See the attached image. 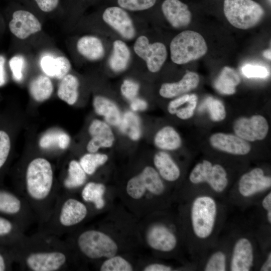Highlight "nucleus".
I'll list each match as a JSON object with an SVG mask.
<instances>
[{
    "label": "nucleus",
    "mask_w": 271,
    "mask_h": 271,
    "mask_svg": "<svg viewBox=\"0 0 271 271\" xmlns=\"http://www.w3.org/2000/svg\"><path fill=\"white\" fill-rule=\"evenodd\" d=\"M220 213V204L216 196L205 192L192 198L189 223L193 241L202 243L213 237L217 231Z\"/></svg>",
    "instance_id": "3"
},
{
    "label": "nucleus",
    "mask_w": 271,
    "mask_h": 271,
    "mask_svg": "<svg viewBox=\"0 0 271 271\" xmlns=\"http://www.w3.org/2000/svg\"><path fill=\"white\" fill-rule=\"evenodd\" d=\"M9 64L13 78L17 81H21L25 66L24 58L21 55L14 56L10 60Z\"/></svg>",
    "instance_id": "44"
},
{
    "label": "nucleus",
    "mask_w": 271,
    "mask_h": 271,
    "mask_svg": "<svg viewBox=\"0 0 271 271\" xmlns=\"http://www.w3.org/2000/svg\"><path fill=\"white\" fill-rule=\"evenodd\" d=\"M8 27L17 38L25 39L41 30L42 25L32 13L23 10L15 11L12 14Z\"/></svg>",
    "instance_id": "15"
},
{
    "label": "nucleus",
    "mask_w": 271,
    "mask_h": 271,
    "mask_svg": "<svg viewBox=\"0 0 271 271\" xmlns=\"http://www.w3.org/2000/svg\"><path fill=\"white\" fill-rule=\"evenodd\" d=\"M88 212L86 205L82 201L70 196L67 192H61L48 220L39 230L61 237L81 223Z\"/></svg>",
    "instance_id": "4"
},
{
    "label": "nucleus",
    "mask_w": 271,
    "mask_h": 271,
    "mask_svg": "<svg viewBox=\"0 0 271 271\" xmlns=\"http://www.w3.org/2000/svg\"><path fill=\"white\" fill-rule=\"evenodd\" d=\"M79 86L78 78L67 74L61 79L57 90L58 96L68 104L72 105L78 99Z\"/></svg>",
    "instance_id": "30"
},
{
    "label": "nucleus",
    "mask_w": 271,
    "mask_h": 271,
    "mask_svg": "<svg viewBox=\"0 0 271 271\" xmlns=\"http://www.w3.org/2000/svg\"><path fill=\"white\" fill-rule=\"evenodd\" d=\"M189 96L190 94L186 93L172 100L167 106L168 112L172 115L175 114L178 109L188 101Z\"/></svg>",
    "instance_id": "47"
},
{
    "label": "nucleus",
    "mask_w": 271,
    "mask_h": 271,
    "mask_svg": "<svg viewBox=\"0 0 271 271\" xmlns=\"http://www.w3.org/2000/svg\"><path fill=\"white\" fill-rule=\"evenodd\" d=\"M17 192L27 201L39 227L49 219L60 192L55 185L50 162L43 157L31 160L26 167L22 186Z\"/></svg>",
    "instance_id": "2"
},
{
    "label": "nucleus",
    "mask_w": 271,
    "mask_h": 271,
    "mask_svg": "<svg viewBox=\"0 0 271 271\" xmlns=\"http://www.w3.org/2000/svg\"><path fill=\"white\" fill-rule=\"evenodd\" d=\"M105 191L104 184L91 181L84 186L81 195L84 201L92 203L96 209H101L104 206L103 195Z\"/></svg>",
    "instance_id": "35"
},
{
    "label": "nucleus",
    "mask_w": 271,
    "mask_h": 271,
    "mask_svg": "<svg viewBox=\"0 0 271 271\" xmlns=\"http://www.w3.org/2000/svg\"><path fill=\"white\" fill-rule=\"evenodd\" d=\"M10 251L23 270L63 271L72 259L70 245L61 237L39 230L25 235Z\"/></svg>",
    "instance_id": "1"
},
{
    "label": "nucleus",
    "mask_w": 271,
    "mask_h": 271,
    "mask_svg": "<svg viewBox=\"0 0 271 271\" xmlns=\"http://www.w3.org/2000/svg\"><path fill=\"white\" fill-rule=\"evenodd\" d=\"M130 59V50L126 44L120 40L114 41L112 54L108 60L110 69L117 73L123 71L127 67Z\"/></svg>",
    "instance_id": "28"
},
{
    "label": "nucleus",
    "mask_w": 271,
    "mask_h": 271,
    "mask_svg": "<svg viewBox=\"0 0 271 271\" xmlns=\"http://www.w3.org/2000/svg\"><path fill=\"white\" fill-rule=\"evenodd\" d=\"M271 177L265 174L262 169L256 167L240 177L236 194L239 199L249 201L270 190Z\"/></svg>",
    "instance_id": "11"
},
{
    "label": "nucleus",
    "mask_w": 271,
    "mask_h": 271,
    "mask_svg": "<svg viewBox=\"0 0 271 271\" xmlns=\"http://www.w3.org/2000/svg\"><path fill=\"white\" fill-rule=\"evenodd\" d=\"M6 58L0 54V87L4 86L7 83V74L5 69Z\"/></svg>",
    "instance_id": "51"
},
{
    "label": "nucleus",
    "mask_w": 271,
    "mask_h": 271,
    "mask_svg": "<svg viewBox=\"0 0 271 271\" xmlns=\"http://www.w3.org/2000/svg\"><path fill=\"white\" fill-rule=\"evenodd\" d=\"M197 102V95L195 94H190L189 100L185 106L178 109L175 114L178 118L183 120L191 118L194 114Z\"/></svg>",
    "instance_id": "43"
},
{
    "label": "nucleus",
    "mask_w": 271,
    "mask_h": 271,
    "mask_svg": "<svg viewBox=\"0 0 271 271\" xmlns=\"http://www.w3.org/2000/svg\"><path fill=\"white\" fill-rule=\"evenodd\" d=\"M205 104L212 120L218 122L224 119L226 117V110L221 101L209 97L205 100Z\"/></svg>",
    "instance_id": "40"
},
{
    "label": "nucleus",
    "mask_w": 271,
    "mask_h": 271,
    "mask_svg": "<svg viewBox=\"0 0 271 271\" xmlns=\"http://www.w3.org/2000/svg\"><path fill=\"white\" fill-rule=\"evenodd\" d=\"M29 91L35 100L42 102L51 96L53 91V85L49 77L39 75L31 82Z\"/></svg>",
    "instance_id": "33"
},
{
    "label": "nucleus",
    "mask_w": 271,
    "mask_h": 271,
    "mask_svg": "<svg viewBox=\"0 0 271 271\" xmlns=\"http://www.w3.org/2000/svg\"><path fill=\"white\" fill-rule=\"evenodd\" d=\"M209 142L215 149L234 155H246L251 150L248 142L236 134L230 133H213L209 138Z\"/></svg>",
    "instance_id": "19"
},
{
    "label": "nucleus",
    "mask_w": 271,
    "mask_h": 271,
    "mask_svg": "<svg viewBox=\"0 0 271 271\" xmlns=\"http://www.w3.org/2000/svg\"><path fill=\"white\" fill-rule=\"evenodd\" d=\"M153 142L155 146L161 151H174L182 145L179 133L172 126L166 125L159 129L155 133Z\"/></svg>",
    "instance_id": "26"
},
{
    "label": "nucleus",
    "mask_w": 271,
    "mask_h": 271,
    "mask_svg": "<svg viewBox=\"0 0 271 271\" xmlns=\"http://www.w3.org/2000/svg\"><path fill=\"white\" fill-rule=\"evenodd\" d=\"M41 67L48 76L61 79L71 69L69 60L64 56L45 55L41 59Z\"/></svg>",
    "instance_id": "25"
},
{
    "label": "nucleus",
    "mask_w": 271,
    "mask_h": 271,
    "mask_svg": "<svg viewBox=\"0 0 271 271\" xmlns=\"http://www.w3.org/2000/svg\"><path fill=\"white\" fill-rule=\"evenodd\" d=\"M146 239L151 248L164 252L173 251L178 243L174 233L166 225L161 223L154 224L149 228Z\"/></svg>",
    "instance_id": "18"
},
{
    "label": "nucleus",
    "mask_w": 271,
    "mask_h": 271,
    "mask_svg": "<svg viewBox=\"0 0 271 271\" xmlns=\"http://www.w3.org/2000/svg\"><path fill=\"white\" fill-rule=\"evenodd\" d=\"M261 207L266 213V219L268 224H271V192L265 194L261 202Z\"/></svg>",
    "instance_id": "49"
},
{
    "label": "nucleus",
    "mask_w": 271,
    "mask_h": 271,
    "mask_svg": "<svg viewBox=\"0 0 271 271\" xmlns=\"http://www.w3.org/2000/svg\"><path fill=\"white\" fill-rule=\"evenodd\" d=\"M170 50L173 62L182 65L204 56L207 52L208 47L200 34L186 30L181 32L172 39Z\"/></svg>",
    "instance_id": "5"
},
{
    "label": "nucleus",
    "mask_w": 271,
    "mask_h": 271,
    "mask_svg": "<svg viewBox=\"0 0 271 271\" xmlns=\"http://www.w3.org/2000/svg\"><path fill=\"white\" fill-rule=\"evenodd\" d=\"M263 56L268 59L270 60V50L267 49L265 51H264L263 53Z\"/></svg>",
    "instance_id": "54"
},
{
    "label": "nucleus",
    "mask_w": 271,
    "mask_h": 271,
    "mask_svg": "<svg viewBox=\"0 0 271 271\" xmlns=\"http://www.w3.org/2000/svg\"><path fill=\"white\" fill-rule=\"evenodd\" d=\"M228 260L226 252L218 249L212 252L207 258L203 266L205 271H225L228 268Z\"/></svg>",
    "instance_id": "37"
},
{
    "label": "nucleus",
    "mask_w": 271,
    "mask_h": 271,
    "mask_svg": "<svg viewBox=\"0 0 271 271\" xmlns=\"http://www.w3.org/2000/svg\"><path fill=\"white\" fill-rule=\"evenodd\" d=\"M26 235L25 231L16 222L0 215V246L9 250Z\"/></svg>",
    "instance_id": "23"
},
{
    "label": "nucleus",
    "mask_w": 271,
    "mask_h": 271,
    "mask_svg": "<svg viewBox=\"0 0 271 271\" xmlns=\"http://www.w3.org/2000/svg\"><path fill=\"white\" fill-rule=\"evenodd\" d=\"M0 215L18 224L25 231L35 221L36 216L26 199L16 191L0 185Z\"/></svg>",
    "instance_id": "8"
},
{
    "label": "nucleus",
    "mask_w": 271,
    "mask_h": 271,
    "mask_svg": "<svg viewBox=\"0 0 271 271\" xmlns=\"http://www.w3.org/2000/svg\"><path fill=\"white\" fill-rule=\"evenodd\" d=\"M129 106L133 112H140L146 110L148 107V102L144 99L136 97L130 101Z\"/></svg>",
    "instance_id": "50"
},
{
    "label": "nucleus",
    "mask_w": 271,
    "mask_h": 271,
    "mask_svg": "<svg viewBox=\"0 0 271 271\" xmlns=\"http://www.w3.org/2000/svg\"><path fill=\"white\" fill-rule=\"evenodd\" d=\"M153 163L155 169L164 180L174 182L180 178V169L167 152L164 151L157 152L154 155Z\"/></svg>",
    "instance_id": "24"
},
{
    "label": "nucleus",
    "mask_w": 271,
    "mask_h": 271,
    "mask_svg": "<svg viewBox=\"0 0 271 271\" xmlns=\"http://www.w3.org/2000/svg\"><path fill=\"white\" fill-rule=\"evenodd\" d=\"M132 267L126 259L120 256L108 258L101 264V271H131Z\"/></svg>",
    "instance_id": "38"
},
{
    "label": "nucleus",
    "mask_w": 271,
    "mask_h": 271,
    "mask_svg": "<svg viewBox=\"0 0 271 271\" xmlns=\"http://www.w3.org/2000/svg\"><path fill=\"white\" fill-rule=\"evenodd\" d=\"M120 131L133 141H138L142 136L141 121L139 117L132 111H126L122 115L119 125Z\"/></svg>",
    "instance_id": "32"
},
{
    "label": "nucleus",
    "mask_w": 271,
    "mask_h": 271,
    "mask_svg": "<svg viewBox=\"0 0 271 271\" xmlns=\"http://www.w3.org/2000/svg\"><path fill=\"white\" fill-rule=\"evenodd\" d=\"M75 241L79 252L91 259L112 257L118 250L117 245L113 239L104 233L95 229L81 232Z\"/></svg>",
    "instance_id": "9"
},
{
    "label": "nucleus",
    "mask_w": 271,
    "mask_h": 271,
    "mask_svg": "<svg viewBox=\"0 0 271 271\" xmlns=\"http://www.w3.org/2000/svg\"><path fill=\"white\" fill-rule=\"evenodd\" d=\"M133 50L146 62L148 70L152 73L157 72L161 69L167 57V50L163 43L151 44L145 36H141L137 39Z\"/></svg>",
    "instance_id": "13"
},
{
    "label": "nucleus",
    "mask_w": 271,
    "mask_h": 271,
    "mask_svg": "<svg viewBox=\"0 0 271 271\" xmlns=\"http://www.w3.org/2000/svg\"><path fill=\"white\" fill-rule=\"evenodd\" d=\"M14 263L15 260L10 250L0 246V271L12 270Z\"/></svg>",
    "instance_id": "46"
},
{
    "label": "nucleus",
    "mask_w": 271,
    "mask_h": 271,
    "mask_svg": "<svg viewBox=\"0 0 271 271\" xmlns=\"http://www.w3.org/2000/svg\"><path fill=\"white\" fill-rule=\"evenodd\" d=\"M77 49L84 57L91 61L102 58L105 53L104 46L98 38L93 36H84L77 41Z\"/></svg>",
    "instance_id": "27"
},
{
    "label": "nucleus",
    "mask_w": 271,
    "mask_h": 271,
    "mask_svg": "<svg viewBox=\"0 0 271 271\" xmlns=\"http://www.w3.org/2000/svg\"><path fill=\"white\" fill-rule=\"evenodd\" d=\"M70 143V138L65 132L59 129H51L46 132L40 138L39 146L44 149L56 147L66 149Z\"/></svg>",
    "instance_id": "34"
},
{
    "label": "nucleus",
    "mask_w": 271,
    "mask_h": 271,
    "mask_svg": "<svg viewBox=\"0 0 271 271\" xmlns=\"http://www.w3.org/2000/svg\"><path fill=\"white\" fill-rule=\"evenodd\" d=\"M39 9L48 13L54 11L58 6L59 0H34Z\"/></svg>",
    "instance_id": "48"
},
{
    "label": "nucleus",
    "mask_w": 271,
    "mask_h": 271,
    "mask_svg": "<svg viewBox=\"0 0 271 271\" xmlns=\"http://www.w3.org/2000/svg\"><path fill=\"white\" fill-rule=\"evenodd\" d=\"M92 105L95 113L110 126L119 125L122 114L113 101L104 96L96 95L93 99Z\"/></svg>",
    "instance_id": "22"
},
{
    "label": "nucleus",
    "mask_w": 271,
    "mask_h": 271,
    "mask_svg": "<svg viewBox=\"0 0 271 271\" xmlns=\"http://www.w3.org/2000/svg\"><path fill=\"white\" fill-rule=\"evenodd\" d=\"M87 175L79 161L72 160L68 164L67 174L63 181V187L67 191L79 188L85 183Z\"/></svg>",
    "instance_id": "31"
},
{
    "label": "nucleus",
    "mask_w": 271,
    "mask_h": 271,
    "mask_svg": "<svg viewBox=\"0 0 271 271\" xmlns=\"http://www.w3.org/2000/svg\"><path fill=\"white\" fill-rule=\"evenodd\" d=\"M189 180L194 185H207L216 197L226 193L229 187V179L225 168L207 160H203L194 166Z\"/></svg>",
    "instance_id": "7"
},
{
    "label": "nucleus",
    "mask_w": 271,
    "mask_h": 271,
    "mask_svg": "<svg viewBox=\"0 0 271 271\" xmlns=\"http://www.w3.org/2000/svg\"><path fill=\"white\" fill-rule=\"evenodd\" d=\"M240 78L232 68L225 66L214 82V87L220 93L231 95L235 93L236 87L240 83Z\"/></svg>",
    "instance_id": "29"
},
{
    "label": "nucleus",
    "mask_w": 271,
    "mask_h": 271,
    "mask_svg": "<svg viewBox=\"0 0 271 271\" xmlns=\"http://www.w3.org/2000/svg\"><path fill=\"white\" fill-rule=\"evenodd\" d=\"M261 271H270L271 270V252L268 251L266 255L265 258L259 268Z\"/></svg>",
    "instance_id": "53"
},
{
    "label": "nucleus",
    "mask_w": 271,
    "mask_h": 271,
    "mask_svg": "<svg viewBox=\"0 0 271 271\" xmlns=\"http://www.w3.org/2000/svg\"><path fill=\"white\" fill-rule=\"evenodd\" d=\"M140 88V85L137 82L126 79L120 86V92L123 97L130 101L137 97Z\"/></svg>",
    "instance_id": "42"
},
{
    "label": "nucleus",
    "mask_w": 271,
    "mask_h": 271,
    "mask_svg": "<svg viewBox=\"0 0 271 271\" xmlns=\"http://www.w3.org/2000/svg\"><path fill=\"white\" fill-rule=\"evenodd\" d=\"M173 268L171 266L162 263H152L146 266L144 271H171Z\"/></svg>",
    "instance_id": "52"
},
{
    "label": "nucleus",
    "mask_w": 271,
    "mask_h": 271,
    "mask_svg": "<svg viewBox=\"0 0 271 271\" xmlns=\"http://www.w3.org/2000/svg\"><path fill=\"white\" fill-rule=\"evenodd\" d=\"M223 11L232 26L242 30L257 25L265 14L262 7L253 0H224Z\"/></svg>",
    "instance_id": "6"
},
{
    "label": "nucleus",
    "mask_w": 271,
    "mask_h": 271,
    "mask_svg": "<svg viewBox=\"0 0 271 271\" xmlns=\"http://www.w3.org/2000/svg\"><path fill=\"white\" fill-rule=\"evenodd\" d=\"M102 19L123 38L131 40L134 37L136 32L132 21L123 9L108 7L104 11Z\"/></svg>",
    "instance_id": "17"
},
{
    "label": "nucleus",
    "mask_w": 271,
    "mask_h": 271,
    "mask_svg": "<svg viewBox=\"0 0 271 271\" xmlns=\"http://www.w3.org/2000/svg\"><path fill=\"white\" fill-rule=\"evenodd\" d=\"M255 249L253 241L246 236L238 237L232 246L228 260L231 271H249L255 263Z\"/></svg>",
    "instance_id": "12"
},
{
    "label": "nucleus",
    "mask_w": 271,
    "mask_h": 271,
    "mask_svg": "<svg viewBox=\"0 0 271 271\" xmlns=\"http://www.w3.org/2000/svg\"><path fill=\"white\" fill-rule=\"evenodd\" d=\"M11 149V141L9 133L7 131L0 129V175L7 166Z\"/></svg>",
    "instance_id": "39"
},
{
    "label": "nucleus",
    "mask_w": 271,
    "mask_h": 271,
    "mask_svg": "<svg viewBox=\"0 0 271 271\" xmlns=\"http://www.w3.org/2000/svg\"><path fill=\"white\" fill-rule=\"evenodd\" d=\"M241 70L248 78H265L268 75L267 69L262 66L246 64L242 67Z\"/></svg>",
    "instance_id": "45"
},
{
    "label": "nucleus",
    "mask_w": 271,
    "mask_h": 271,
    "mask_svg": "<svg viewBox=\"0 0 271 271\" xmlns=\"http://www.w3.org/2000/svg\"><path fill=\"white\" fill-rule=\"evenodd\" d=\"M156 0H117L120 8L131 11L149 9L156 3Z\"/></svg>",
    "instance_id": "41"
},
{
    "label": "nucleus",
    "mask_w": 271,
    "mask_h": 271,
    "mask_svg": "<svg viewBox=\"0 0 271 271\" xmlns=\"http://www.w3.org/2000/svg\"><path fill=\"white\" fill-rule=\"evenodd\" d=\"M88 132L91 139L86 146L89 153H96L101 148L112 147L115 142L114 133L111 126L104 120L95 119L90 123Z\"/></svg>",
    "instance_id": "16"
},
{
    "label": "nucleus",
    "mask_w": 271,
    "mask_h": 271,
    "mask_svg": "<svg viewBox=\"0 0 271 271\" xmlns=\"http://www.w3.org/2000/svg\"><path fill=\"white\" fill-rule=\"evenodd\" d=\"M162 11L171 25L176 29L188 26L192 20V14L188 7L179 0H165Z\"/></svg>",
    "instance_id": "20"
},
{
    "label": "nucleus",
    "mask_w": 271,
    "mask_h": 271,
    "mask_svg": "<svg viewBox=\"0 0 271 271\" xmlns=\"http://www.w3.org/2000/svg\"><path fill=\"white\" fill-rule=\"evenodd\" d=\"M165 190L162 178L155 168L150 166L145 167L140 174L131 178L126 186L127 193L134 199L142 198L146 191L160 196Z\"/></svg>",
    "instance_id": "10"
},
{
    "label": "nucleus",
    "mask_w": 271,
    "mask_h": 271,
    "mask_svg": "<svg viewBox=\"0 0 271 271\" xmlns=\"http://www.w3.org/2000/svg\"><path fill=\"white\" fill-rule=\"evenodd\" d=\"M268 128L266 119L261 115L239 117L233 125L235 134L247 142L263 140L268 133Z\"/></svg>",
    "instance_id": "14"
},
{
    "label": "nucleus",
    "mask_w": 271,
    "mask_h": 271,
    "mask_svg": "<svg viewBox=\"0 0 271 271\" xmlns=\"http://www.w3.org/2000/svg\"><path fill=\"white\" fill-rule=\"evenodd\" d=\"M199 81L200 77L197 73L192 71L187 72L178 82L162 84L159 94L165 98L178 97L195 89Z\"/></svg>",
    "instance_id": "21"
},
{
    "label": "nucleus",
    "mask_w": 271,
    "mask_h": 271,
    "mask_svg": "<svg viewBox=\"0 0 271 271\" xmlns=\"http://www.w3.org/2000/svg\"><path fill=\"white\" fill-rule=\"evenodd\" d=\"M108 160L107 155L99 153H88L83 155L79 162L87 175H93L98 168Z\"/></svg>",
    "instance_id": "36"
}]
</instances>
